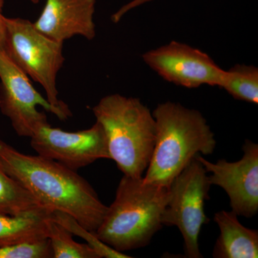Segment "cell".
<instances>
[{"instance_id": "cell-10", "label": "cell", "mask_w": 258, "mask_h": 258, "mask_svg": "<svg viewBox=\"0 0 258 258\" xmlns=\"http://www.w3.org/2000/svg\"><path fill=\"white\" fill-rule=\"evenodd\" d=\"M242 150V159L234 162L220 159L212 163L200 154L196 157L207 172L211 173L210 184L220 186L227 194L232 211L249 218L258 212V145L246 140Z\"/></svg>"}, {"instance_id": "cell-19", "label": "cell", "mask_w": 258, "mask_h": 258, "mask_svg": "<svg viewBox=\"0 0 258 258\" xmlns=\"http://www.w3.org/2000/svg\"><path fill=\"white\" fill-rule=\"evenodd\" d=\"M152 1H154V0H132L130 3L123 5L118 11L115 12L114 14L112 15V22H113L114 23H118L121 20V18L131 10L135 9V8H138L139 6H142V5Z\"/></svg>"}, {"instance_id": "cell-17", "label": "cell", "mask_w": 258, "mask_h": 258, "mask_svg": "<svg viewBox=\"0 0 258 258\" xmlns=\"http://www.w3.org/2000/svg\"><path fill=\"white\" fill-rule=\"evenodd\" d=\"M52 218L59 222L60 225L68 229L73 234L82 237L87 242V244L92 247L99 254L101 257L128 258L130 256L118 252L112 248L108 244H105L97 237L95 232H91L80 225L79 222L68 214L60 211H53L51 213Z\"/></svg>"}, {"instance_id": "cell-16", "label": "cell", "mask_w": 258, "mask_h": 258, "mask_svg": "<svg viewBox=\"0 0 258 258\" xmlns=\"http://www.w3.org/2000/svg\"><path fill=\"white\" fill-rule=\"evenodd\" d=\"M47 238L50 240L54 258H101L89 244L76 242L73 234L55 221L51 214L47 219Z\"/></svg>"}, {"instance_id": "cell-12", "label": "cell", "mask_w": 258, "mask_h": 258, "mask_svg": "<svg viewBox=\"0 0 258 258\" xmlns=\"http://www.w3.org/2000/svg\"><path fill=\"white\" fill-rule=\"evenodd\" d=\"M235 212H217L214 220L220 229V236L214 247L213 257H258V232L244 227Z\"/></svg>"}, {"instance_id": "cell-5", "label": "cell", "mask_w": 258, "mask_h": 258, "mask_svg": "<svg viewBox=\"0 0 258 258\" xmlns=\"http://www.w3.org/2000/svg\"><path fill=\"white\" fill-rule=\"evenodd\" d=\"M5 22L3 51L30 79L42 86L52 106L72 113L59 100L56 86L57 74L64 62L63 43L44 35L26 19L5 17Z\"/></svg>"}, {"instance_id": "cell-13", "label": "cell", "mask_w": 258, "mask_h": 258, "mask_svg": "<svg viewBox=\"0 0 258 258\" xmlns=\"http://www.w3.org/2000/svg\"><path fill=\"white\" fill-rule=\"evenodd\" d=\"M50 211L22 215L0 214V247L37 242L47 238Z\"/></svg>"}, {"instance_id": "cell-18", "label": "cell", "mask_w": 258, "mask_h": 258, "mask_svg": "<svg viewBox=\"0 0 258 258\" xmlns=\"http://www.w3.org/2000/svg\"><path fill=\"white\" fill-rule=\"evenodd\" d=\"M53 257L52 247L48 238L0 247V258H50Z\"/></svg>"}, {"instance_id": "cell-7", "label": "cell", "mask_w": 258, "mask_h": 258, "mask_svg": "<svg viewBox=\"0 0 258 258\" xmlns=\"http://www.w3.org/2000/svg\"><path fill=\"white\" fill-rule=\"evenodd\" d=\"M37 106L53 113L60 120H67L72 113L62 111L49 103L33 87L30 78L3 50H0V111L8 117L17 134L30 137L48 124L46 114Z\"/></svg>"}, {"instance_id": "cell-21", "label": "cell", "mask_w": 258, "mask_h": 258, "mask_svg": "<svg viewBox=\"0 0 258 258\" xmlns=\"http://www.w3.org/2000/svg\"><path fill=\"white\" fill-rule=\"evenodd\" d=\"M33 4H37L40 2V0H30Z\"/></svg>"}, {"instance_id": "cell-1", "label": "cell", "mask_w": 258, "mask_h": 258, "mask_svg": "<svg viewBox=\"0 0 258 258\" xmlns=\"http://www.w3.org/2000/svg\"><path fill=\"white\" fill-rule=\"evenodd\" d=\"M0 163L45 208L68 214L85 228L96 232L108 207L76 171L40 155L23 154L2 139Z\"/></svg>"}, {"instance_id": "cell-15", "label": "cell", "mask_w": 258, "mask_h": 258, "mask_svg": "<svg viewBox=\"0 0 258 258\" xmlns=\"http://www.w3.org/2000/svg\"><path fill=\"white\" fill-rule=\"evenodd\" d=\"M219 87L236 100L258 103V69L255 66L236 64L225 71Z\"/></svg>"}, {"instance_id": "cell-14", "label": "cell", "mask_w": 258, "mask_h": 258, "mask_svg": "<svg viewBox=\"0 0 258 258\" xmlns=\"http://www.w3.org/2000/svg\"><path fill=\"white\" fill-rule=\"evenodd\" d=\"M46 210L50 211L12 178L0 163V214L22 215Z\"/></svg>"}, {"instance_id": "cell-2", "label": "cell", "mask_w": 258, "mask_h": 258, "mask_svg": "<svg viewBox=\"0 0 258 258\" xmlns=\"http://www.w3.org/2000/svg\"><path fill=\"white\" fill-rule=\"evenodd\" d=\"M156 121V142L144 179L148 183L169 187L195 156L210 155L216 140L200 111L167 101L152 112Z\"/></svg>"}, {"instance_id": "cell-11", "label": "cell", "mask_w": 258, "mask_h": 258, "mask_svg": "<svg viewBox=\"0 0 258 258\" xmlns=\"http://www.w3.org/2000/svg\"><path fill=\"white\" fill-rule=\"evenodd\" d=\"M96 0H46L34 25L44 35L62 43L76 35L92 40L96 37Z\"/></svg>"}, {"instance_id": "cell-9", "label": "cell", "mask_w": 258, "mask_h": 258, "mask_svg": "<svg viewBox=\"0 0 258 258\" xmlns=\"http://www.w3.org/2000/svg\"><path fill=\"white\" fill-rule=\"evenodd\" d=\"M142 57L163 79L186 88L219 87L225 71L203 51L176 41L148 51Z\"/></svg>"}, {"instance_id": "cell-6", "label": "cell", "mask_w": 258, "mask_h": 258, "mask_svg": "<svg viewBox=\"0 0 258 258\" xmlns=\"http://www.w3.org/2000/svg\"><path fill=\"white\" fill-rule=\"evenodd\" d=\"M208 172L196 156L174 178L169 187V199L163 212V226H176L183 236L186 257L201 258L199 237L202 227L210 220L205 204L212 185Z\"/></svg>"}, {"instance_id": "cell-4", "label": "cell", "mask_w": 258, "mask_h": 258, "mask_svg": "<svg viewBox=\"0 0 258 258\" xmlns=\"http://www.w3.org/2000/svg\"><path fill=\"white\" fill-rule=\"evenodd\" d=\"M92 111L106 134L110 159L123 175L142 177L156 142L150 109L139 98L115 93L103 97Z\"/></svg>"}, {"instance_id": "cell-3", "label": "cell", "mask_w": 258, "mask_h": 258, "mask_svg": "<svg viewBox=\"0 0 258 258\" xmlns=\"http://www.w3.org/2000/svg\"><path fill=\"white\" fill-rule=\"evenodd\" d=\"M168 199L169 187L148 183L144 176L123 175L95 234L118 252L146 247L163 227Z\"/></svg>"}, {"instance_id": "cell-8", "label": "cell", "mask_w": 258, "mask_h": 258, "mask_svg": "<svg viewBox=\"0 0 258 258\" xmlns=\"http://www.w3.org/2000/svg\"><path fill=\"white\" fill-rule=\"evenodd\" d=\"M37 155L60 163L77 171L101 159H109L106 134L98 122L86 130L64 132L43 125L30 137Z\"/></svg>"}, {"instance_id": "cell-20", "label": "cell", "mask_w": 258, "mask_h": 258, "mask_svg": "<svg viewBox=\"0 0 258 258\" xmlns=\"http://www.w3.org/2000/svg\"><path fill=\"white\" fill-rule=\"evenodd\" d=\"M5 0H0V50H3L5 37V17L3 14Z\"/></svg>"}]
</instances>
